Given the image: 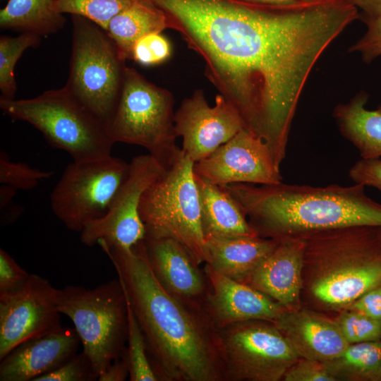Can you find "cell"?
Wrapping results in <instances>:
<instances>
[{"mask_svg":"<svg viewBox=\"0 0 381 381\" xmlns=\"http://www.w3.org/2000/svg\"><path fill=\"white\" fill-rule=\"evenodd\" d=\"M205 64L211 84L245 128L286 157L302 91L323 52L353 21L349 0L265 5L237 0H151Z\"/></svg>","mask_w":381,"mask_h":381,"instance_id":"6da1fadb","label":"cell"},{"mask_svg":"<svg viewBox=\"0 0 381 381\" xmlns=\"http://www.w3.org/2000/svg\"><path fill=\"white\" fill-rule=\"evenodd\" d=\"M112 262L143 332L151 361L167 381H225L219 330L159 284L143 240L131 249L98 243Z\"/></svg>","mask_w":381,"mask_h":381,"instance_id":"7a4b0ae2","label":"cell"},{"mask_svg":"<svg viewBox=\"0 0 381 381\" xmlns=\"http://www.w3.org/2000/svg\"><path fill=\"white\" fill-rule=\"evenodd\" d=\"M238 204L250 226L262 238H305L341 227H381V203L365 186L234 183L221 186Z\"/></svg>","mask_w":381,"mask_h":381,"instance_id":"3957f363","label":"cell"},{"mask_svg":"<svg viewBox=\"0 0 381 381\" xmlns=\"http://www.w3.org/2000/svg\"><path fill=\"white\" fill-rule=\"evenodd\" d=\"M304 241L302 307L337 314L381 284L378 226L329 229Z\"/></svg>","mask_w":381,"mask_h":381,"instance_id":"277c9868","label":"cell"},{"mask_svg":"<svg viewBox=\"0 0 381 381\" xmlns=\"http://www.w3.org/2000/svg\"><path fill=\"white\" fill-rule=\"evenodd\" d=\"M0 107L12 119L34 126L50 145L68 153L74 162L111 156L114 143L107 126L65 87L30 99L1 97Z\"/></svg>","mask_w":381,"mask_h":381,"instance_id":"5b68a950","label":"cell"},{"mask_svg":"<svg viewBox=\"0 0 381 381\" xmlns=\"http://www.w3.org/2000/svg\"><path fill=\"white\" fill-rule=\"evenodd\" d=\"M72 49L66 90L108 128L121 96L126 59L101 27L71 15Z\"/></svg>","mask_w":381,"mask_h":381,"instance_id":"8992f818","label":"cell"},{"mask_svg":"<svg viewBox=\"0 0 381 381\" xmlns=\"http://www.w3.org/2000/svg\"><path fill=\"white\" fill-rule=\"evenodd\" d=\"M193 165L181 148L173 163L143 193L139 213L146 236L177 241L200 265L205 262V237Z\"/></svg>","mask_w":381,"mask_h":381,"instance_id":"52a82bcc","label":"cell"},{"mask_svg":"<svg viewBox=\"0 0 381 381\" xmlns=\"http://www.w3.org/2000/svg\"><path fill=\"white\" fill-rule=\"evenodd\" d=\"M57 307L73 322L99 377L126 349L127 306L119 279L94 289L68 285L57 289Z\"/></svg>","mask_w":381,"mask_h":381,"instance_id":"ba28073f","label":"cell"},{"mask_svg":"<svg viewBox=\"0 0 381 381\" xmlns=\"http://www.w3.org/2000/svg\"><path fill=\"white\" fill-rule=\"evenodd\" d=\"M174 104L169 90L127 66L119 103L109 126L112 140L145 148L167 168L181 150L176 144Z\"/></svg>","mask_w":381,"mask_h":381,"instance_id":"9c48e42d","label":"cell"},{"mask_svg":"<svg viewBox=\"0 0 381 381\" xmlns=\"http://www.w3.org/2000/svg\"><path fill=\"white\" fill-rule=\"evenodd\" d=\"M128 171L129 163L113 156L73 161L52 191L53 213L69 230L80 232L106 214Z\"/></svg>","mask_w":381,"mask_h":381,"instance_id":"30bf717a","label":"cell"},{"mask_svg":"<svg viewBox=\"0 0 381 381\" xmlns=\"http://www.w3.org/2000/svg\"><path fill=\"white\" fill-rule=\"evenodd\" d=\"M225 381H279L301 358L273 322L251 320L219 330Z\"/></svg>","mask_w":381,"mask_h":381,"instance_id":"8fae6325","label":"cell"},{"mask_svg":"<svg viewBox=\"0 0 381 381\" xmlns=\"http://www.w3.org/2000/svg\"><path fill=\"white\" fill-rule=\"evenodd\" d=\"M166 167L150 154L134 157L126 179L108 212L88 223L80 232L82 243L92 246L99 242L131 249L146 234L139 213L141 198Z\"/></svg>","mask_w":381,"mask_h":381,"instance_id":"7c38bea8","label":"cell"},{"mask_svg":"<svg viewBox=\"0 0 381 381\" xmlns=\"http://www.w3.org/2000/svg\"><path fill=\"white\" fill-rule=\"evenodd\" d=\"M57 289L31 274L20 290L0 296V359L21 343L59 326Z\"/></svg>","mask_w":381,"mask_h":381,"instance_id":"4fadbf2b","label":"cell"},{"mask_svg":"<svg viewBox=\"0 0 381 381\" xmlns=\"http://www.w3.org/2000/svg\"><path fill=\"white\" fill-rule=\"evenodd\" d=\"M177 137L182 138L181 150L194 163L211 155L245 128L236 108L222 95L210 107L202 89L183 99L174 113Z\"/></svg>","mask_w":381,"mask_h":381,"instance_id":"5bb4252c","label":"cell"},{"mask_svg":"<svg viewBox=\"0 0 381 381\" xmlns=\"http://www.w3.org/2000/svg\"><path fill=\"white\" fill-rule=\"evenodd\" d=\"M193 171L203 181L217 186L282 182L280 169L267 145L246 128L208 157L194 163Z\"/></svg>","mask_w":381,"mask_h":381,"instance_id":"9a60e30c","label":"cell"},{"mask_svg":"<svg viewBox=\"0 0 381 381\" xmlns=\"http://www.w3.org/2000/svg\"><path fill=\"white\" fill-rule=\"evenodd\" d=\"M151 270L162 287L186 306L206 314L208 279L188 250L167 237L143 239Z\"/></svg>","mask_w":381,"mask_h":381,"instance_id":"2e32d148","label":"cell"},{"mask_svg":"<svg viewBox=\"0 0 381 381\" xmlns=\"http://www.w3.org/2000/svg\"><path fill=\"white\" fill-rule=\"evenodd\" d=\"M203 270L210 285L205 311L218 330L251 320L274 322L286 310L270 296L222 274L206 263Z\"/></svg>","mask_w":381,"mask_h":381,"instance_id":"e0dca14e","label":"cell"},{"mask_svg":"<svg viewBox=\"0 0 381 381\" xmlns=\"http://www.w3.org/2000/svg\"><path fill=\"white\" fill-rule=\"evenodd\" d=\"M80 343L75 328L61 325L30 339L0 359V381H34L77 353Z\"/></svg>","mask_w":381,"mask_h":381,"instance_id":"ac0fdd59","label":"cell"},{"mask_svg":"<svg viewBox=\"0 0 381 381\" xmlns=\"http://www.w3.org/2000/svg\"><path fill=\"white\" fill-rule=\"evenodd\" d=\"M273 322L301 358L325 363L349 345L334 318L313 309H286Z\"/></svg>","mask_w":381,"mask_h":381,"instance_id":"d6986e66","label":"cell"},{"mask_svg":"<svg viewBox=\"0 0 381 381\" xmlns=\"http://www.w3.org/2000/svg\"><path fill=\"white\" fill-rule=\"evenodd\" d=\"M304 238L282 239L244 284L270 296L287 310L302 307Z\"/></svg>","mask_w":381,"mask_h":381,"instance_id":"ffe728a7","label":"cell"},{"mask_svg":"<svg viewBox=\"0 0 381 381\" xmlns=\"http://www.w3.org/2000/svg\"><path fill=\"white\" fill-rule=\"evenodd\" d=\"M281 240L258 236L205 238V262L217 272L244 283Z\"/></svg>","mask_w":381,"mask_h":381,"instance_id":"44dd1931","label":"cell"},{"mask_svg":"<svg viewBox=\"0 0 381 381\" xmlns=\"http://www.w3.org/2000/svg\"><path fill=\"white\" fill-rule=\"evenodd\" d=\"M195 176L205 238L258 236L238 204L223 187L209 183L195 174Z\"/></svg>","mask_w":381,"mask_h":381,"instance_id":"7402d4cb","label":"cell"},{"mask_svg":"<svg viewBox=\"0 0 381 381\" xmlns=\"http://www.w3.org/2000/svg\"><path fill=\"white\" fill-rule=\"evenodd\" d=\"M369 95L364 91L333 110L341 134L358 151L362 159L381 157V104L377 109L365 107Z\"/></svg>","mask_w":381,"mask_h":381,"instance_id":"603a6c76","label":"cell"},{"mask_svg":"<svg viewBox=\"0 0 381 381\" xmlns=\"http://www.w3.org/2000/svg\"><path fill=\"white\" fill-rule=\"evenodd\" d=\"M166 29H169L168 18L160 8L151 0H135L111 19L105 31L127 60L137 41Z\"/></svg>","mask_w":381,"mask_h":381,"instance_id":"cb8c5ba5","label":"cell"},{"mask_svg":"<svg viewBox=\"0 0 381 381\" xmlns=\"http://www.w3.org/2000/svg\"><path fill=\"white\" fill-rule=\"evenodd\" d=\"M56 0H9L0 10V27L40 36L54 34L65 25Z\"/></svg>","mask_w":381,"mask_h":381,"instance_id":"d4e9b609","label":"cell"},{"mask_svg":"<svg viewBox=\"0 0 381 381\" xmlns=\"http://www.w3.org/2000/svg\"><path fill=\"white\" fill-rule=\"evenodd\" d=\"M325 364L337 381H379L381 340L349 344Z\"/></svg>","mask_w":381,"mask_h":381,"instance_id":"484cf974","label":"cell"},{"mask_svg":"<svg viewBox=\"0 0 381 381\" xmlns=\"http://www.w3.org/2000/svg\"><path fill=\"white\" fill-rule=\"evenodd\" d=\"M126 301L128 322L126 349L130 380H160L151 361L143 332L126 296Z\"/></svg>","mask_w":381,"mask_h":381,"instance_id":"4316f807","label":"cell"},{"mask_svg":"<svg viewBox=\"0 0 381 381\" xmlns=\"http://www.w3.org/2000/svg\"><path fill=\"white\" fill-rule=\"evenodd\" d=\"M41 36L32 32H21L16 37L1 35L0 37V90L1 98L14 99L16 81L14 68L23 53L36 47Z\"/></svg>","mask_w":381,"mask_h":381,"instance_id":"83f0119b","label":"cell"},{"mask_svg":"<svg viewBox=\"0 0 381 381\" xmlns=\"http://www.w3.org/2000/svg\"><path fill=\"white\" fill-rule=\"evenodd\" d=\"M135 0H56L58 12L77 15L104 30L111 19Z\"/></svg>","mask_w":381,"mask_h":381,"instance_id":"f1b7e54d","label":"cell"},{"mask_svg":"<svg viewBox=\"0 0 381 381\" xmlns=\"http://www.w3.org/2000/svg\"><path fill=\"white\" fill-rule=\"evenodd\" d=\"M333 318L349 344L381 340V320L349 309Z\"/></svg>","mask_w":381,"mask_h":381,"instance_id":"f546056e","label":"cell"},{"mask_svg":"<svg viewBox=\"0 0 381 381\" xmlns=\"http://www.w3.org/2000/svg\"><path fill=\"white\" fill-rule=\"evenodd\" d=\"M52 171H41L26 163L12 162L3 151L0 152V183L18 190L35 188L42 181L49 179Z\"/></svg>","mask_w":381,"mask_h":381,"instance_id":"4dcf8cb0","label":"cell"},{"mask_svg":"<svg viewBox=\"0 0 381 381\" xmlns=\"http://www.w3.org/2000/svg\"><path fill=\"white\" fill-rule=\"evenodd\" d=\"M171 54L169 41L162 34H149L135 42L131 59L138 64L149 66L158 65L167 60Z\"/></svg>","mask_w":381,"mask_h":381,"instance_id":"1f68e13d","label":"cell"},{"mask_svg":"<svg viewBox=\"0 0 381 381\" xmlns=\"http://www.w3.org/2000/svg\"><path fill=\"white\" fill-rule=\"evenodd\" d=\"M97 379L90 360L82 351L75 353L58 368L37 377L34 381H91Z\"/></svg>","mask_w":381,"mask_h":381,"instance_id":"d6a6232c","label":"cell"},{"mask_svg":"<svg viewBox=\"0 0 381 381\" xmlns=\"http://www.w3.org/2000/svg\"><path fill=\"white\" fill-rule=\"evenodd\" d=\"M359 18L365 24V33L348 49L361 54L362 60L370 64L381 56V16L370 17L361 14Z\"/></svg>","mask_w":381,"mask_h":381,"instance_id":"836d02e7","label":"cell"},{"mask_svg":"<svg viewBox=\"0 0 381 381\" xmlns=\"http://www.w3.org/2000/svg\"><path fill=\"white\" fill-rule=\"evenodd\" d=\"M30 276L8 253L0 249V296L20 290Z\"/></svg>","mask_w":381,"mask_h":381,"instance_id":"e575fe53","label":"cell"},{"mask_svg":"<svg viewBox=\"0 0 381 381\" xmlns=\"http://www.w3.org/2000/svg\"><path fill=\"white\" fill-rule=\"evenodd\" d=\"M284 381H337L325 363L299 358L285 373Z\"/></svg>","mask_w":381,"mask_h":381,"instance_id":"d590c367","label":"cell"},{"mask_svg":"<svg viewBox=\"0 0 381 381\" xmlns=\"http://www.w3.org/2000/svg\"><path fill=\"white\" fill-rule=\"evenodd\" d=\"M349 176L355 183L371 186L381 192V157L361 158L350 168Z\"/></svg>","mask_w":381,"mask_h":381,"instance_id":"8d00e7d4","label":"cell"},{"mask_svg":"<svg viewBox=\"0 0 381 381\" xmlns=\"http://www.w3.org/2000/svg\"><path fill=\"white\" fill-rule=\"evenodd\" d=\"M346 309L381 320V284L362 295Z\"/></svg>","mask_w":381,"mask_h":381,"instance_id":"74e56055","label":"cell"},{"mask_svg":"<svg viewBox=\"0 0 381 381\" xmlns=\"http://www.w3.org/2000/svg\"><path fill=\"white\" fill-rule=\"evenodd\" d=\"M129 377V368L127 358V349L101 373L99 381H123Z\"/></svg>","mask_w":381,"mask_h":381,"instance_id":"f35d334b","label":"cell"},{"mask_svg":"<svg viewBox=\"0 0 381 381\" xmlns=\"http://www.w3.org/2000/svg\"><path fill=\"white\" fill-rule=\"evenodd\" d=\"M357 8L362 11L361 14L375 17L381 16V0H349Z\"/></svg>","mask_w":381,"mask_h":381,"instance_id":"ab89813d","label":"cell"},{"mask_svg":"<svg viewBox=\"0 0 381 381\" xmlns=\"http://www.w3.org/2000/svg\"><path fill=\"white\" fill-rule=\"evenodd\" d=\"M265 5H286L311 0H237Z\"/></svg>","mask_w":381,"mask_h":381,"instance_id":"60d3db41","label":"cell"},{"mask_svg":"<svg viewBox=\"0 0 381 381\" xmlns=\"http://www.w3.org/2000/svg\"><path fill=\"white\" fill-rule=\"evenodd\" d=\"M379 236L381 239V227H379Z\"/></svg>","mask_w":381,"mask_h":381,"instance_id":"b9f144b4","label":"cell"},{"mask_svg":"<svg viewBox=\"0 0 381 381\" xmlns=\"http://www.w3.org/2000/svg\"><path fill=\"white\" fill-rule=\"evenodd\" d=\"M379 381H381V372H380V377H379Z\"/></svg>","mask_w":381,"mask_h":381,"instance_id":"7bdbcfd3","label":"cell"}]
</instances>
